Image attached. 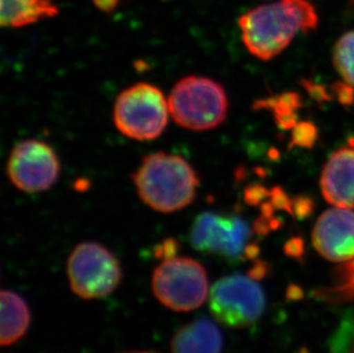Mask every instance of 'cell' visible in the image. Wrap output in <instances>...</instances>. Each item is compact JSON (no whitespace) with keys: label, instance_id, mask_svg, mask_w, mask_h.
Masks as SVG:
<instances>
[{"label":"cell","instance_id":"44dd1931","mask_svg":"<svg viewBox=\"0 0 354 353\" xmlns=\"http://www.w3.org/2000/svg\"><path fill=\"white\" fill-rule=\"evenodd\" d=\"M286 253L289 256L299 257L303 253V244L299 239H292L286 247Z\"/></svg>","mask_w":354,"mask_h":353},{"label":"cell","instance_id":"5bb4252c","mask_svg":"<svg viewBox=\"0 0 354 353\" xmlns=\"http://www.w3.org/2000/svg\"><path fill=\"white\" fill-rule=\"evenodd\" d=\"M0 10L1 26L10 28L29 26L57 14L52 0H1Z\"/></svg>","mask_w":354,"mask_h":353},{"label":"cell","instance_id":"4fadbf2b","mask_svg":"<svg viewBox=\"0 0 354 353\" xmlns=\"http://www.w3.org/2000/svg\"><path fill=\"white\" fill-rule=\"evenodd\" d=\"M1 298V336L3 347H10L24 338L31 323V312L27 302L12 290H3Z\"/></svg>","mask_w":354,"mask_h":353},{"label":"cell","instance_id":"30bf717a","mask_svg":"<svg viewBox=\"0 0 354 353\" xmlns=\"http://www.w3.org/2000/svg\"><path fill=\"white\" fill-rule=\"evenodd\" d=\"M312 240L317 253L326 260H353L354 211L339 207L324 211L315 224Z\"/></svg>","mask_w":354,"mask_h":353},{"label":"cell","instance_id":"9a60e30c","mask_svg":"<svg viewBox=\"0 0 354 353\" xmlns=\"http://www.w3.org/2000/svg\"><path fill=\"white\" fill-rule=\"evenodd\" d=\"M333 61L345 83L354 87V30L348 31L337 40Z\"/></svg>","mask_w":354,"mask_h":353},{"label":"cell","instance_id":"5b68a950","mask_svg":"<svg viewBox=\"0 0 354 353\" xmlns=\"http://www.w3.org/2000/svg\"><path fill=\"white\" fill-rule=\"evenodd\" d=\"M207 274L189 257H170L155 269L151 289L164 307L177 312L196 310L207 297Z\"/></svg>","mask_w":354,"mask_h":353},{"label":"cell","instance_id":"9c48e42d","mask_svg":"<svg viewBox=\"0 0 354 353\" xmlns=\"http://www.w3.org/2000/svg\"><path fill=\"white\" fill-rule=\"evenodd\" d=\"M60 174V161L53 148L44 141L27 139L17 143L7 162V176L24 193L45 192Z\"/></svg>","mask_w":354,"mask_h":353},{"label":"cell","instance_id":"277c9868","mask_svg":"<svg viewBox=\"0 0 354 353\" xmlns=\"http://www.w3.org/2000/svg\"><path fill=\"white\" fill-rule=\"evenodd\" d=\"M170 116L163 92L149 83H137L120 92L115 101V127L125 137L154 141L163 134Z\"/></svg>","mask_w":354,"mask_h":353},{"label":"cell","instance_id":"ac0fdd59","mask_svg":"<svg viewBox=\"0 0 354 353\" xmlns=\"http://www.w3.org/2000/svg\"><path fill=\"white\" fill-rule=\"evenodd\" d=\"M331 293H334L333 296L345 298V300L354 297V260L345 269L343 282L331 290Z\"/></svg>","mask_w":354,"mask_h":353},{"label":"cell","instance_id":"ffe728a7","mask_svg":"<svg viewBox=\"0 0 354 353\" xmlns=\"http://www.w3.org/2000/svg\"><path fill=\"white\" fill-rule=\"evenodd\" d=\"M177 241L174 240V239H167V240L163 241V242L156 248L155 253H156V256L167 260V258L174 257L176 253H177Z\"/></svg>","mask_w":354,"mask_h":353},{"label":"cell","instance_id":"8fae6325","mask_svg":"<svg viewBox=\"0 0 354 353\" xmlns=\"http://www.w3.org/2000/svg\"><path fill=\"white\" fill-rule=\"evenodd\" d=\"M321 190L335 207L354 208V150L342 148L329 157L321 174Z\"/></svg>","mask_w":354,"mask_h":353},{"label":"cell","instance_id":"2e32d148","mask_svg":"<svg viewBox=\"0 0 354 353\" xmlns=\"http://www.w3.org/2000/svg\"><path fill=\"white\" fill-rule=\"evenodd\" d=\"M264 105L274 113L275 120L283 129H294L296 124V110L301 106V99L296 93L282 94L275 99L265 100L264 102H258Z\"/></svg>","mask_w":354,"mask_h":353},{"label":"cell","instance_id":"603a6c76","mask_svg":"<svg viewBox=\"0 0 354 353\" xmlns=\"http://www.w3.org/2000/svg\"><path fill=\"white\" fill-rule=\"evenodd\" d=\"M127 353H154V352H127Z\"/></svg>","mask_w":354,"mask_h":353},{"label":"cell","instance_id":"e0dca14e","mask_svg":"<svg viewBox=\"0 0 354 353\" xmlns=\"http://www.w3.org/2000/svg\"><path fill=\"white\" fill-rule=\"evenodd\" d=\"M292 143L295 146L312 147L317 141V129L308 122H303L292 129Z\"/></svg>","mask_w":354,"mask_h":353},{"label":"cell","instance_id":"d6986e66","mask_svg":"<svg viewBox=\"0 0 354 353\" xmlns=\"http://www.w3.org/2000/svg\"><path fill=\"white\" fill-rule=\"evenodd\" d=\"M348 83H337L334 87V92L338 100L343 105H351L354 102V91Z\"/></svg>","mask_w":354,"mask_h":353},{"label":"cell","instance_id":"3957f363","mask_svg":"<svg viewBox=\"0 0 354 353\" xmlns=\"http://www.w3.org/2000/svg\"><path fill=\"white\" fill-rule=\"evenodd\" d=\"M170 116L184 129L209 131L224 123L228 98L224 87L203 76H187L176 83L169 99Z\"/></svg>","mask_w":354,"mask_h":353},{"label":"cell","instance_id":"8992f818","mask_svg":"<svg viewBox=\"0 0 354 353\" xmlns=\"http://www.w3.org/2000/svg\"><path fill=\"white\" fill-rule=\"evenodd\" d=\"M67 274L73 291L84 300L104 298L122 281V267L111 250L97 242H82L68 258Z\"/></svg>","mask_w":354,"mask_h":353},{"label":"cell","instance_id":"6da1fadb","mask_svg":"<svg viewBox=\"0 0 354 353\" xmlns=\"http://www.w3.org/2000/svg\"><path fill=\"white\" fill-rule=\"evenodd\" d=\"M317 22L315 8L308 0H277L249 10L239 26L247 50L268 61L282 53L298 34L315 30Z\"/></svg>","mask_w":354,"mask_h":353},{"label":"cell","instance_id":"52a82bcc","mask_svg":"<svg viewBox=\"0 0 354 353\" xmlns=\"http://www.w3.org/2000/svg\"><path fill=\"white\" fill-rule=\"evenodd\" d=\"M250 237V227L241 217L214 212L198 215L191 230V244L197 251L231 262L257 256L258 248L249 244Z\"/></svg>","mask_w":354,"mask_h":353},{"label":"cell","instance_id":"ba28073f","mask_svg":"<svg viewBox=\"0 0 354 353\" xmlns=\"http://www.w3.org/2000/svg\"><path fill=\"white\" fill-rule=\"evenodd\" d=\"M264 290L252 278L228 275L214 283L209 309L214 319L231 328H243L259 320L265 310Z\"/></svg>","mask_w":354,"mask_h":353},{"label":"cell","instance_id":"7c38bea8","mask_svg":"<svg viewBox=\"0 0 354 353\" xmlns=\"http://www.w3.org/2000/svg\"><path fill=\"white\" fill-rule=\"evenodd\" d=\"M224 337L216 323L198 318L181 327L171 342L172 353H221Z\"/></svg>","mask_w":354,"mask_h":353},{"label":"cell","instance_id":"7402d4cb","mask_svg":"<svg viewBox=\"0 0 354 353\" xmlns=\"http://www.w3.org/2000/svg\"><path fill=\"white\" fill-rule=\"evenodd\" d=\"M93 3L102 12H111L118 6L120 0H93Z\"/></svg>","mask_w":354,"mask_h":353},{"label":"cell","instance_id":"7a4b0ae2","mask_svg":"<svg viewBox=\"0 0 354 353\" xmlns=\"http://www.w3.org/2000/svg\"><path fill=\"white\" fill-rule=\"evenodd\" d=\"M140 200L153 210L176 212L196 197L200 178L187 161L174 154H151L141 161L133 174Z\"/></svg>","mask_w":354,"mask_h":353}]
</instances>
